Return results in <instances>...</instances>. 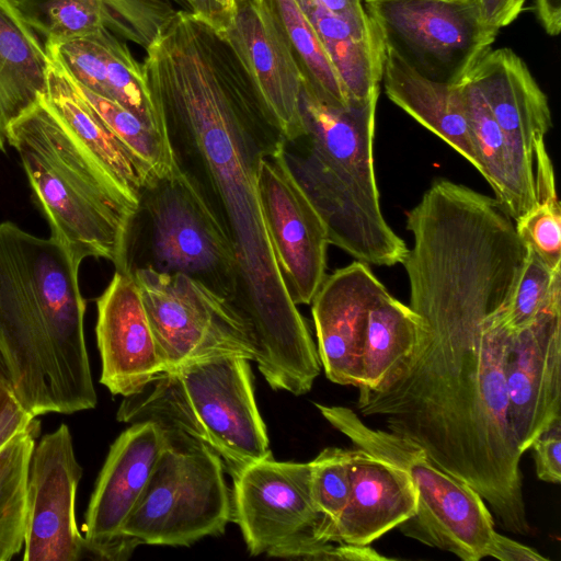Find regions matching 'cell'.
<instances>
[{"instance_id": "1", "label": "cell", "mask_w": 561, "mask_h": 561, "mask_svg": "<svg viewBox=\"0 0 561 561\" xmlns=\"http://www.w3.org/2000/svg\"><path fill=\"white\" fill-rule=\"evenodd\" d=\"M142 75L180 167L197 182L234 247L254 362L271 378L317 358L307 323L289 297L259 194L261 160L285 137L267 117L220 28L176 10L146 48Z\"/></svg>"}, {"instance_id": "2", "label": "cell", "mask_w": 561, "mask_h": 561, "mask_svg": "<svg viewBox=\"0 0 561 561\" xmlns=\"http://www.w3.org/2000/svg\"><path fill=\"white\" fill-rule=\"evenodd\" d=\"M505 306H420L411 354L377 387L358 388V415L419 445L469 484L494 520L528 535L520 459L508 419Z\"/></svg>"}, {"instance_id": "3", "label": "cell", "mask_w": 561, "mask_h": 561, "mask_svg": "<svg viewBox=\"0 0 561 561\" xmlns=\"http://www.w3.org/2000/svg\"><path fill=\"white\" fill-rule=\"evenodd\" d=\"M80 263L53 237L0 224V350L34 415L95 408L84 339Z\"/></svg>"}, {"instance_id": "4", "label": "cell", "mask_w": 561, "mask_h": 561, "mask_svg": "<svg viewBox=\"0 0 561 561\" xmlns=\"http://www.w3.org/2000/svg\"><path fill=\"white\" fill-rule=\"evenodd\" d=\"M377 101L339 106L302 84L307 148L297 153L285 145V157L321 215L330 244L366 264L393 266L409 249L380 207L373 152Z\"/></svg>"}, {"instance_id": "5", "label": "cell", "mask_w": 561, "mask_h": 561, "mask_svg": "<svg viewBox=\"0 0 561 561\" xmlns=\"http://www.w3.org/2000/svg\"><path fill=\"white\" fill-rule=\"evenodd\" d=\"M51 236L79 262L111 261L130 270L128 239L136 210L110 185L78 147L42 94L7 127Z\"/></svg>"}, {"instance_id": "6", "label": "cell", "mask_w": 561, "mask_h": 561, "mask_svg": "<svg viewBox=\"0 0 561 561\" xmlns=\"http://www.w3.org/2000/svg\"><path fill=\"white\" fill-rule=\"evenodd\" d=\"M117 420H150L183 433L214 450L231 476L272 454L249 359L236 354L159 374L140 392L124 397Z\"/></svg>"}, {"instance_id": "7", "label": "cell", "mask_w": 561, "mask_h": 561, "mask_svg": "<svg viewBox=\"0 0 561 561\" xmlns=\"http://www.w3.org/2000/svg\"><path fill=\"white\" fill-rule=\"evenodd\" d=\"M316 407L355 447L409 473L417 492V510L398 527L404 536L463 561L495 557L501 534L485 502L469 484L442 469L419 445L369 426L354 410L320 403Z\"/></svg>"}, {"instance_id": "8", "label": "cell", "mask_w": 561, "mask_h": 561, "mask_svg": "<svg viewBox=\"0 0 561 561\" xmlns=\"http://www.w3.org/2000/svg\"><path fill=\"white\" fill-rule=\"evenodd\" d=\"M233 478L232 518L252 556L304 560H393L368 546L335 543L331 523L314 503L309 462L277 461L272 454Z\"/></svg>"}, {"instance_id": "9", "label": "cell", "mask_w": 561, "mask_h": 561, "mask_svg": "<svg viewBox=\"0 0 561 561\" xmlns=\"http://www.w3.org/2000/svg\"><path fill=\"white\" fill-rule=\"evenodd\" d=\"M122 535L151 546H190L218 536L232 519L222 459L209 447L172 430Z\"/></svg>"}, {"instance_id": "10", "label": "cell", "mask_w": 561, "mask_h": 561, "mask_svg": "<svg viewBox=\"0 0 561 561\" xmlns=\"http://www.w3.org/2000/svg\"><path fill=\"white\" fill-rule=\"evenodd\" d=\"M136 216L145 232L140 267L185 274L228 300L240 295L233 243L197 182L179 162L145 188Z\"/></svg>"}, {"instance_id": "11", "label": "cell", "mask_w": 561, "mask_h": 561, "mask_svg": "<svg viewBox=\"0 0 561 561\" xmlns=\"http://www.w3.org/2000/svg\"><path fill=\"white\" fill-rule=\"evenodd\" d=\"M133 273L165 371L224 354L254 360L249 324L228 300L182 273Z\"/></svg>"}, {"instance_id": "12", "label": "cell", "mask_w": 561, "mask_h": 561, "mask_svg": "<svg viewBox=\"0 0 561 561\" xmlns=\"http://www.w3.org/2000/svg\"><path fill=\"white\" fill-rule=\"evenodd\" d=\"M365 9L382 42L438 82H461L497 34L472 0H365Z\"/></svg>"}, {"instance_id": "13", "label": "cell", "mask_w": 561, "mask_h": 561, "mask_svg": "<svg viewBox=\"0 0 561 561\" xmlns=\"http://www.w3.org/2000/svg\"><path fill=\"white\" fill-rule=\"evenodd\" d=\"M286 140L259 168V194L278 268L294 304L310 305L327 277L325 224L293 174Z\"/></svg>"}, {"instance_id": "14", "label": "cell", "mask_w": 561, "mask_h": 561, "mask_svg": "<svg viewBox=\"0 0 561 561\" xmlns=\"http://www.w3.org/2000/svg\"><path fill=\"white\" fill-rule=\"evenodd\" d=\"M82 468L66 424L44 435L32 455L25 505L24 561L87 558L75 514Z\"/></svg>"}, {"instance_id": "15", "label": "cell", "mask_w": 561, "mask_h": 561, "mask_svg": "<svg viewBox=\"0 0 561 561\" xmlns=\"http://www.w3.org/2000/svg\"><path fill=\"white\" fill-rule=\"evenodd\" d=\"M168 439L169 431L148 420L131 423L112 444L85 514L87 557L125 560L138 547L122 529Z\"/></svg>"}, {"instance_id": "16", "label": "cell", "mask_w": 561, "mask_h": 561, "mask_svg": "<svg viewBox=\"0 0 561 561\" xmlns=\"http://www.w3.org/2000/svg\"><path fill=\"white\" fill-rule=\"evenodd\" d=\"M273 125L295 141L305 136L302 75L288 38L264 0H239L220 28Z\"/></svg>"}, {"instance_id": "17", "label": "cell", "mask_w": 561, "mask_h": 561, "mask_svg": "<svg viewBox=\"0 0 561 561\" xmlns=\"http://www.w3.org/2000/svg\"><path fill=\"white\" fill-rule=\"evenodd\" d=\"M505 383L511 428L524 454L561 419V305L511 333Z\"/></svg>"}, {"instance_id": "18", "label": "cell", "mask_w": 561, "mask_h": 561, "mask_svg": "<svg viewBox=\"0 0 561 561\" xmlns=\"http://www.w3.org/2000/svg\"><path fill=\"white\" fill-rule=\"evenodd\" d=\"M96 307L100 382L112 394H136L165 371V366L131 270H115Z\"/></svg>"}, {"instance_id": "19", "label": "cell", "mask_w": 561, "mask_h": 561, "mask_svg": "<svg viewBox=\"0 0 561 561\" xmlns=\"http://www.w3.org/2000/svg\"><path fill=\"white\" fill-rule=\"evenodd\" d=\"M387 293L368 265L357 260L324 278L310 305L321 367L332 382L360 386L368 312Z\"/></svg>"}, {"instance_id": "20", "label": "cell", "mask_w": 561, "mask_h": 561, "mask_svg": "<svg viewBox=\"0 0 561 561\" xmlns=\"http://www.w3.org/2000/svg\"><path fill=\"white\" fill-rule=\"evenodd\" d=\"M468 77L499 124L523 178L535 187V147L552 126L547 95L511 48L488 50Z\"/></svg>"}, {"instance_id": "21", "label": "cell", "mask_w": 561, "mask_h": 561, "mask_svg": "<svg viewBox=\"0 0 561 561\" xmlns=\"http://www.w3.org/2000/svg\"><path fill=\"white\" fill-rule=\"evenodd\" d=\"M48 55L44 94L70 136L117 194L136 211L154 180L150 170L117 138L85 99L79 83L60 60L55 46Z\"/></svg>"}, {"instance_id": "22", "label": "cell", "mask_w": 561, "mask_h": 561, "mask_svg": "<svg viewBox=\"0 0 561 561\" xmlns=\"http://www.w3.org/2000/svg\"><path fill=\"white\" fill-rule=\"evenodd\" d=\"M351 468V495L332 528L333 542L368 546L415 515L417 492L404 469L357 447Z\"/></svg>"}, {"instance_id": "23", "label": "cell", "mask_w": 561, "mask_h": 561, "mask_svg": "<svg viewBox=\"0 0 561 561\" xmlns=\"http://www.w3.org/2000/svg\"><path fill=\"white\" fill-rule=\"evenodd\" d=\"M382 80L387 96L396 105L480 170L460 82L427 79L385 43Z\"/></svg>"}, {"instance_id": "24", "label": "cell", "mask_w": 561, "mask_h": 561, "mask_svg": "<svg viewBox=\"0 0 561 561\" xmlns=\"http://www.w3.org/2000/svg\"><path fill=\"white\" fill-rule=\"evenodd\" d=\"M48 55L13 0H0V137L47 87Z\"/></svg>"}, {"instance_id": "25", "label": "cell", "mask_w": 561, "mask_h": 561, "mask_svg": "<svg viewBox=\"0 0 561 561\" xmlns=\"http://www.w3.org/2000/svg\"><path fill=\"white\" fill-rule=\"evenodd\" d=\"M421 321L409 307L389 293L368 312L360 355V386L381 383L413 351Z\"/></svg>"}, {"instance_id": "26", "label": "cell", "mask_w": 561, "mask_h": 561, "mask_svg": "<svg viewBox=\"0 0 561 561\" xmlns=\"http://www.w3.org/2000/svg\"><path fill=\"white\" fill-rule=\"evenodd\" d=\"M278 19L302 75V84L323 101L348 106V99L313 25L295 0H264Z\"/></svg>"}, {"instance_id": "27", "label": "cell", "mask_w": 561, "mask_h": 561, "mask_svg": "<svg viewBox=\"0 0 561 561\" xmlns=\"http://www.w3.org/2000/svg\"><path fill=\"white\" fill-rule=\"evenodd\" d=\"M39 423L0 449V561H9L24 545L28 470Z\"/></svg>"}, {"instance_id": "28", "label": "cell", "mask_w": 561, "mask_h": 561, "mask_svg": "<svg viewBox=\"0 0 561 561\" xmlns=\"http://www.w3.org/2000/svg\"><path fill=\"white\" fill-rule=\"evenodd\" d=\"M534 178L536 202L527 214L515 221V227L526 247L549 266L558 268L561 267V206L545 139L535 147Z\"/></svg>"}, {"instance_id": "29", "label": "cell", "mask_w": 561, "mask_h": 561, "mask_svg": "<svg viewBox=\"0 0 561 561\" xmlns=\"http://www.w3.org/2000/svg\"><path fill=\"white\" fill-rule=\"evenodd\" d=\"M80 88L105 124L150 170L154 179L165 175L175 167L178 160L168 136L148 125L119 103L99 95L82 85Z\"/></svg>"}, {"instance_id": "30", "label": "cell", "mask_w": 561, "mask_h": 561, "mask_svg": "<svg viewBox=\"0 0 561 561\" xmlns=\"http://www.w3.org/2000/svg\"><path fill=\"white\" fill-rule=\"evenodd\" d=\"M321 41L344 87L350 104L363 103L379 95L383 42L375 24L373 31L362 38Z\"/></svg>"}, {"instance_id": "31", "label": "cell", "mask_w": 561, "mask_h": 561, "mask_svg": "<svg viewBox=\"0 0 561 561\" xmlns=\"http://www.w3.org/2000/svg\"><path fill=\"white\" fill-rule=\"evenodd\" d=\"M13 2L45 46L91 37L107 28L102 11L90 0H13Z\"/></svg>"}, {"instance_id": "32", "label": "cell", "mask_w": 561, "mask_h": 561, "mask_svg": "<svg viewBox=\"0 0 561 561\" xmlns=\"http://www.w3.org/2000/svg\"><path fill=\"white\" fill-rule=\"evenodd\" d=\"M526 248L523 270L503 312V324L510 333L525 329L543 312L561 305V267L552 268Z\"/></svg>"}, {"instance_id": "33", "label": "cell", "mask_w": 561, "mask_h": 561, "mask_svg": "<svg viewBox=\"0 0 561 561\" xmlns=\"http://www.w3.org/2000/svg\"><path fill=\"white\" fill-rule=\"evenodd\" d=\"M102 11L107 28L147 48L175 13L170 0H90Z\"/></svg>"}, {"instance_id": "34", "label": "cell", "mask_w": 561, "mask_h": 561, "mask_svg": "<svg viewBox=\"0 0 561 561\" xmlns=\"http://www.w3.org/2000/svg\"><path fill=\"white\" fill-rule=\"evenodd\" d=\"M309 465L312 497L333 528L351 495V449L324 448Z\"/></svg>"}, {"instance_id": "35", "label": "cell", "mask_w": 561, "mask_h": 561, "mask_svg": "<svg viewBox=\"0 0 561 561\" xmlns=\"http://www.w3.org/2000/svg\"><path fill=\"white\" fill-rule=\"evenodd\" d=\"M98 34L50 46L56 47L60 60L80 85L111 99L105 50Z\"/></svg>"}, {"instance_id": "36", "label": "cell", "mask_w": 561, "mask_h": 561, "mask_svg": "<svg viewBox=\"0 0 561 561\" xmlns=\"http://www.w3.org/2000/svg\"><path fill=\"white\" fill-rule=\"evenodd\" d=\"M37 423L16 397L10 380L0 374V449Z\"/></svg>"}, {"instance_id": "37", "label": "cell", "mask_w": 561, "mask_h": 561, "mask_svg": "<svg viewBox=\"0 0 561 561\" xmlns=\"http://www.w3.org/2000/svg\"><path fill=\"white\" fill-rule=\"evenodd\" d=\"M537 477L545 482L561 481V419L547 426L533 442Z\"/></svg>"}, {"instance_id": "38", "label": "cell", "mask_w": 561, "mask_h": 561, "mask_svg": "<svg viewBox=\"0 0 561 561\" xmlns=\"http://www.w3.org/2000/svg\"><path fill=\"white\" fill-rule=\"evenodd\" d=\"M482 22L499 32L523 11L525 0H472Z\"/></svg>"}, {"instance_id": "39", "label": "cell", "mask_w": 561, "mask_h": 561, "mask_svg": "<svg viewBox=\"0 0 561 561\" xmlns=\"http://www.w3.org/2000/svg\"><path fill=\"white\" fill-rule=\"evenodd\" d=\"M329 12L339 15L360 27H369L371 20L360 0H318Z\"/></svg>"}, {"instance_id": "40", "label": "cell", "mask_w": 561, "mask_h": 561, "mask_svg": "<svg viewBox=\"0 0 561 561\" xmlns=\"http://www.w3.org/2000/svg\"><path fill=\"white\" fill-rule=\"evenodd\" d=\"M494 559L500 561H548L534 548L501 535Z\"/></svg>"}, {"instance_id": "41", "label": "cell", "mask_w": 561, "mask_h": 561, "mask_svg": "<svg viewBox=\"0 0 561 561\" xmlns=\"http://www.w3.org/2000/svg\"><path fill=\"white\" fill-rule=\"evenodd\" d=\"M537 16L545 31L557 36L561 31V0H534Z\"/></svg>"}, {"instance_id": "42", "label": "cell", "mask_w": 561, "mask_h": 561, "mask_svg": "<svg viewBox=\"0 0 561 561\" xmlns=\"http://www.w3.org/2000/svg\"><path fill=\"white\" fill-rule=\"evenodd\" d=\"M239 0H211L214 8V24L221 28L236 9Z\"/></svg>"}, {"instance_id": "43", "label": "cell", "mask_w": 561, "mask_h": 561, "mask_svg": "<svg viewBox=\"0 0 561 561\" xmlns=\"http://www.w3.org/2000/svg\"><path fill=\"white\" fill-rule=\"evenodd\" d=\"M306 15L316 7L318 0H295Z\"/></svg>"}, {"instance_id": "44", "label": "cell", "mask_w": 561, "mask_h": 561, "mask_svg": "<svg viewBox=\"0 0 561 561\" xmlns=\"http://www.w3.org/2000/svg\"><path fill=\"white\" fill-rule=\"evenodd\" d=\"M0 374L9 379L8 368H7L3 355L1 353V350H0Z\"/></svg>"}, {"instance_id": "45", "label": "cell", "mask_w": 561, "mask_h": 561, "mask_svg": "<svg viewBox=\"0 0 561 561\" xmlns=\"http://www.w3.org/2000/svg\"><path fill=\"white\" fill-rule=\"evenodd\" d=\"M180 1H183V2L187 3L188 8H190V4L192 2V0H180Z\"/></svg>"}]
</instances>
